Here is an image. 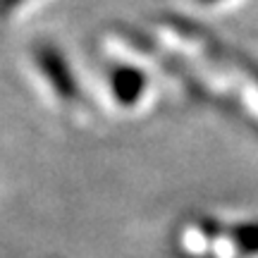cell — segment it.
<instances>
[{
	"label": "cell",
	"instance_id": "obj_1",
	"mask_svg": "<svg viewBox=\"0 0 258 258\" xmlns=\"http://www.w3.org/2000/svg\"><path fill=\"white\" fill-rule=\"evenodd\" d=\"M36 62L43 77L48 79V84L53 86V91L62 101H77L79 98V84H77L72 70H70V64H67L60 50H55L53 46H38Z\"/></svg>",
	"mask_w": 258,
	"mask_h": 258
},
{
	"label": "cell",
	"instance_id": "obj_2",
	"mask_svg": "<svg viewBox=\"0 0 258 258\" xmlns=\"http://www.w3.org/2000/svg\"><path fill=\"white\" fill-rule=\"evenodd\" d=\"M110 89H112V96L122 105H134L141 98L144 89H146V77L137 67L117 64V67L110 70Z\"/></svg>",
	"mask_w": 258,
	"mask_h": 258
},
{
	"label": "cell",
	"instance_id": "obj_3",
	"mask_svg": "<svg viewBox=\"0 0 258 258\" xmlns=\"http://www.w3.org/2000/svg\"><path fill=\"white\" fill-rule=\"evenodd\" d=\"M227 234H230V241L241 256H258V222L232 225Z\"/></svg>",
	"mask_w": 258,
	"mask_h": 258
},
{
	"label": "cell",
	"instance_id": "obj_4",
	"mask_svg": "<svg viewBox=\"0 0 258 258\" xmlns=\"http://www.w3.org/2000/svg\"><path fill=\"white\" fill-rule=\"evenodd\" d=\"M239 67H241V70H244L246 74H249L251 79H253V84L258 86V64H253V62H249V60L239 57Z\"/></svg>",
	"mask_w": 258,
	"mask_h": 258
},
{
	"label": "cell",
	"instance_id": "obj_5",
	"mask_svg": "<svg viewBox=\"0 0 258 258\" xmlns=\"http://www.w3.org/2000/svg\"><path fill=\"white\" fill-rule=\"evenodd\" d=\"M19 3H24V0H0V19L3 17H8L12 10L17 8Z\"/></svg>",
	"mask_w": 258,
	"mask_h": 258
},
{
	"label": "cell",
	"instance_id": "obj_6",
	"mask_svg": "<svg viewBox=\"0 0 258 258\" xmlns=\"http://www.w3.org/2000/svg\"><path fill=\"white\" fill-rule=\"evenodd\" d=\"M203 3H213V0H203Z\"/></svg>",
	"mask_w": 258,
	"mask_h": 258
}]
</instances>
